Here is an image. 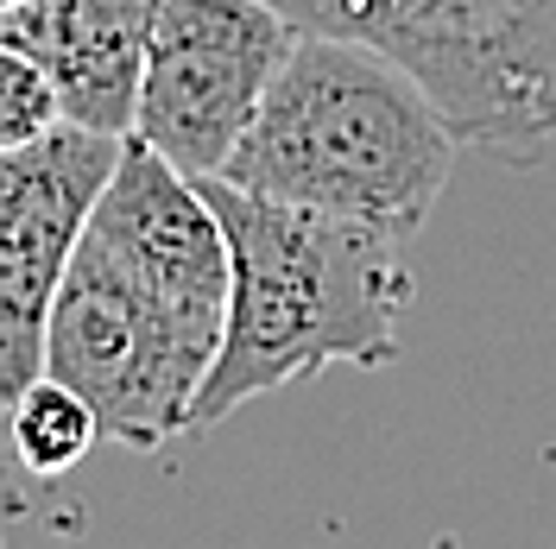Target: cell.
I'll return each instance as SVG.
<instances>
[{
    "label": "cell",
    "instance_id": "obj_1",
    "mask_svg": "<svg viewBox=\"0 0 556 549\" xmlns=\"http://www.w3.org/2000/svg\"><path fill=\"white\" fill-rule=\"evenodd\" d=\"M228 284V228L203 177L134 133L58 284L45 373L96 405L108 443L139 455L177 443L222 360Z\"/></svg>",
    "mask_w": 556,
    "mask_h": 549
},
{
    "label": "cell",
    "instance_id": "obj_2",
    "mask_svg": "<svg viewBox=\"0 0 556 549\" xmlns=\"http://www.w3.org/2000/svg\"><path fill=\"white\" fill-rule=\"evenodd\" d=\"M203 190L228 228L235 284L222 360L197 398V430L336 360L386 367L399 354V316L417 291L405 234L329 208L278 203L228 177H203Z\"/></svg>",
    "mask_w": 556,
    "mask_h": 549
},
{
    "label": "cell",
    "instance_id": "obj_3",
    "mask_svg": "<svg viewBox=\"0 0 556 549\" xmlns=\"http://www.w3.org/2000/svg\"><path fill=\"white\" fill-rule=\"evenodd\" d=\"M462 145L455 114L405 58L304 26L247 139L215 177L412 241L450 190Z\"/></svg>",
    "mask_w": 556,
    "mask_h": 549
},
{
    "label": "cell",
    "instance_id": "obj_4",
    "mask_svg": "<svg viewBox=\"0 0 556 549\" xmlns=\"http://www.w3.org/2000/svg\"><path fill=\"white\" fill-rule=\"evenodd\" d=\"M291 20L367 38L437 89L468 145L531 165L556 145V0H278Z\"/></svg>",
    "mask_w": 556,
    "mask_h": 549
},
{
    "label": "cell",
    "instance_id": "obj_5",
    "mask_svg": "<svg viewBox=\"0 0 556 549\" xmlns=\"http://www.w3.org/2000/svg\"><path fill=\"white\" fill-rule=\"evenodd\" d=\"M304 20L278 0H159L134 133L177 171L215 177L247 139Z\"/></svg>",
    "mask_w": 556,
    "mask_h": 549
},
{
    "label": "cell",
    "instance_id": "obj_6",
    "mask_svg": "<svg viewBox=\"0 0 556 549\" xmlns=\"http://www.w3.org/2000/svg\"><path fill=\"white\" fill-rule=\"evenodd\" d=\"M134 139V133H127ZM121 133L58 120L0 152V392L20 398L45 373V329L89 215L127 152Z\"/></svg>",
    "mask_w": 556,
    "mask_h": 549
},
{
    "label": "cell",
    "instance_id": "obj_7",
    "mask_svg": "<svg viewBox=\"0 0 556 549\" xmlns=\"http://www.w3.org/2000/svg\"><path fill=\"white\" fill-rule=\"evenodd\" d=\"M159 0H7L0 44L26 51L64 95V120L134 133Z\"/></svg>",
    "mask_w": 556,
    "mask_h": 549
},
{
    "label": "cell",
    "instance_id": "obj_8",
    "mask_svg": "<svg viewBox=\"0 0 556 549\" xmlns=\"http://www.w3.org/2000/svg\"><path fill=\"white\" fill-rule=\"evenodd\" d=\"M7 436H13V461L38 481L70 474L76 461H89L96 443H108L96 405L51 373H38L20 398H7Z\"/></svg>",
    "mask_w": 556,
    "mask_h": 549
},
{
    "label": "cell",
    "instance_id": "obj_9",
    "mask_svg": "<svg viewBox=\"0 0 556 549\" xmlns=\"http://www.w3.org/2000/svg\"><path fill=\"white\" fill-rule=\"evenodd\" d=\"M58 120H64V95H58V82L45 76V64H33V58L13 51V44H0V152L51 133Z\"/></svg>",
    "mask_w": 556,
    "mask_h": 549
},
{
    "label": "cell",
    "instance_id": "obj_10",
    "mask_svg": "<svg viewBox=\"0 0 556 549\" xmlns=\"http://www.w3.org/2000/svg\"><path fill=\"white\" fill-rule=\"evenodd\" d=\"M0 7H7V0H0Z\"/></svg>",
    "mask_w": 556,
    "mask_h": 549
}]
</instances>
